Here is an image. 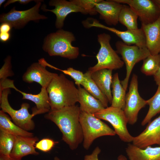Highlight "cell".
<instances>
[{"mask_svg":"<svg viewBox=\"0 0 160 160\" xmlns=\"http://www.w3.org/2000/svg\"><path fill=\"white\" fill-rule=\"evenodd\" d=\"M80 110L78 105L50 110L44 117L53 122L62 134V140L73 150L83 141L82 130L79 121Z\"/></svg>","mask_w":160,"mask_h":160,"instance_id":"cell-1","label":"cell"},{"mask_svg":"<svg viewBox=\"0 0 160 160\" xmlns=\"http://www.w3.org/2000/svg\"><path fill=\"white\" fill-rule=\"evenodd\" d=\"M51 111L75 105L78 102L79 90L73 81L63 74L55 77L47 88Z\"/></svg>","mask_w":160,"mask_h":160,"instance_id":"cell-2","label":"cell"},{"mask_svg":"<svg viewBox=\"0 0 160 160\" xmlns=\"http://www.w3.org/2000/svg\"><path fill=\"white\" fill-rule=\"evenodd\" d=\"M76 40L73 33L59 29L48 34L44 39L43 49L50 56H59L74 59L79 55V48L72 45Z\"/></svg>","mask_w":160,"mask_h":160,"instance_id":"cell-3","label":"cell"},{"mask_svg":"<svg viewBox=\"0 0 160 160\" xmlns=\"http://www.w3.org/2000/svg\"><path fill=\"white\" fill-rule=\"evenodd\" d=\"M79 121L83 135V146L86 150L89 148L97 138L116 135L114 130L93 114L80 111Z\"/></svg>","mask_w":160,"mask_h":160,"instance_id":"cell-4","label":"cell"},{"mask_svg":"<svg viewBox=\"0 0 160 160\" xmlns=\"http://www.w3.org/2000/svg\"><path fill=\"white\" fill-rule=\"evenodd\" d=\"M110 35L103 33L98 34V41L100 48L96 55L97 63L89 67L88 71L91 73L103 69L116 70L123 67L124 63L110 44Z\"/></svg>","mask_w":160,"mask_h":160,"instance_id":"cell-5","label":"cell"},{"mask_svg":"<svg viewBox=\"0 0 160 160\" xmlns=\"http://www.w3.org/2000/svg\"><path fill=\"white\" fill-rule=\"evenodd\" d=\"M11 93L10 88L4 89L0 95V108L2 111L7 113L16 125L28 131L33 130L35 127L34 122L32 119L35 116L39 114L34 108L32 109V113L28 112L29 104L27 103H22L20 108L18 110L13 109L10 105L8 101L9 95Z\"/></svg>","mask_w":160,"mask_h":160,"instance_id":"cell-6","label":"cell"},{"mask_svg":"<svg viewBox=\"0 0 160 160\" xmlns=\"http://www.w3.org/2000/svg\"><path fill=\"white\" fill-rule=\"evenodd\" d=\"M115 46L116 52L121 55L126 65V76L121 83L124 89L126 90L130 76L134 66L136 63L143 60L151 54L146 47L140 48L135 45H128L121 41H117Z\"/></svg>","mask_w":160,"mask_h":160,"instance_id":"cell-7","label":"cell"},{"mask_svg":"<svg viewBox=\"0 0 160 160\" xmlns=\"http://www.w3.org/2000/svg\"><path fill=\"white\" fill-rule=\"evenodd\" d=\"M93 114L96 117L110 123L114 128L116 134L122 141L128 143L132 142L133 136L127 129L128 121L123 110L111 106Z\"/></svg>","mask_w":160,"mask_h":160,"instance_id":"cell-8","label":"cell"},{"mask_svg":"<svg viewBox=\"0 0 160 160\" xmlns=\"http://www.w3.org/2000/svg\"><path fill=\"white\" fill-rule=\"evenodd\" d=\"M137 76L133 74L132 76L128 92L125 96V106L124 111L128 123L133 125L137 121L138 113L147 104V100L140 95L138 91Z\"/></svg>","mask_w":160,"mask_h":160,"instance_id":"cell-9","label":"cell"},{"mask_svg":"<svg viewBox=\"0 0 160 160\" xmlns=\"http://www.w3.org/2000/svg\"><path fill=\"white\" fill-rule=\"evenodd\" d=\"M36 3L33 7L26 10H17L13 8L8 12L1 15L0 22L7 23L12 27L18 28L23 27L30 21H37L47 19L46 17L39 13L41 1L37 0Z\"/></svg>","mask_w":160,"mask_h":160,"instance_id":"cell-10","label":"cell"},{"mask_svg":"<svg viewBox=\"0 0 160 160\" xmlns=\"http://www.w3.org/2000/svg\"><path fill=\"white\" fill-rule=\"evenodd\" d=\"M127 4L137 14L142 24L152 23L160 16V7L155 0H114Z\"/></svg>","mask_w":160,"mask_h":160,"instance_id":"cell-11","label":"cell"},{"mask_svg":"<svg viewBox=\"0 0 160 160\" xmlns=\"http://www.w3.org/2000/svg\"><path fill=\"white\" fill-rule=\"evenodd\" d=\"M13 88L23 95L22 99L34 102L36 109L41 114L48 113L50 110L49 95L47 89L41 87L40 92L37 94L26 93L17 89L15 86L14 81L7 79L0 84V94L6 88Z\"/></svg>","mask_w":160,"mask_h":160,"instance_id":"cell-12","label":"cell"},{"mask_svg":"<svg viewBox=\"0 0 160 160\" xmlns=\"http://www.w3.org/2000/svg\"><path fill=\"white\" fill-rule=\"evenodd\" d=\"M132 142L134 145L142 149L154 144L160 146V115L149 122L139 135L133 137Z\"/></svg>","mask_w":160,"mask_h":160,"instance_id":"cell-13","label":"cell"},{"mask_svg":"<svg viewBox=\"0 0 160 160\" xmlns=\"http://www.w3.org/2000/svg\"><path fill=\"white\" fill-rule=\"evenodd\" d=\"M49 4L50 6H54L55 9L50 10L43 7V9L44 11L52 12L55 15L56 19L55 25L57 28L59 29L63 27L65 19L69 14L78 12L84 14H87L85 10L76 4L73 0H52L49 1Z\"/></svg>","mask_w":160,"mask_h":160,"instance_id":"cell-14","label":"cell"},{"mask_svg":"<svg viewBox=\"0 0 160 160\" xmlns=\"http://www.w3.org/2000/svg\"><path fill=\"white\" fill-rule=\"evenodd\" d=\"M46 68L39 62L33 63L23 75V80L28 83H37L41 87L47 89L52 79L58 74L48 71Z\"/></svg>","mask_w":160,"mask_h":160,"instance_id":"cell-15","label":"cell"},{"mask_svg":"<svg viewBox=\"0 0 160 160\" xmlns=\"http://www.w3.org/2000/svg\"><path fill=\"white\" fill-rule=\"evenodd\" d=\"M92 26L93 27L105 29L114 33L127 45L134 44L140 48L146 47L145 34L141 28L134 30H127L124 31H120L105 26L100 23L98 20L94 21Z\"/></svg>","mask_w":160,"mask_h":160,"instance_id":"cell-16","label":"cell"},{"mask_svg":"<svg viewBox=\"0 0 160 160\" xmlns=\"http://www.w3.org/2000/svg\"><path fill=\"white\" fill-rule=\"evenodd\" d=\"M123 5L114 0H100L95 6L100 18L110 25H116L119 22V17Z\"/></svg>","mask_w":160,"mask_h":160,"instance_id":"cell-17","label":"cell"},{"mask_svg":"<svg viewBox=\"0 0 160 160\" xmlns=\"http://www.w3.org/2000/svg\"><path fill=\"white\" fill-rule=\"evenodd\" d=\"M145 37L146 47L152 55L160 54V16L154 22L142 24Z\"/></svg>","mask_w":160,"mask_h":160,"instance_id":"cell-18","label":"cell"},{"mask_svg":"<svg viewBox=\"0 0 160 160\" xmlns=\"http://www.w3.org/2000/svg\"><path fill=\"white\" fill-rule=\"evenodd\" d=\"M38 140L36 137L16 136L10 156L13 158L22 159L29 155H39V153L35 149V145Z\"/></svg>","mask_w":160,"mask_h":160,"instance_id":"cell-19","label":"cell"},{"mask_svg":"<svg viewBox=\"0 0 160 160\" xmlns=\"http://www.w3.org/2000/svg\"><path fill=\"white\" fill-rule=\"evenodd\" d=\"M125 151L129 160H160V146L142 149L129 143Z\"/></svg>","mask_w":160,"mask_h":160,"instance_id":"cell-20","label":"cell"},{"mask_svg":"<svg viewBox=\"0 0 160 160\" xmlns=\"http://www.w3.org/2000/svg\"><path fill=\"white\" fill-rule=\"evenodd\" d=\"M112 70L103 69L91 73V77L101 92L111 104L112 96L111 89L113 77Z\"/></svg>","mask_w":160,"mask_h":160,"instance_id":"cell-21","label":"cell"},{"mask_svg":"<svg viewBox=\"0 0 160 160\" xmlns=\"http://www.w3.org/2000/svg\"><path fill=\"white\" fill-rule=\"evenodd\" d=\"M78 102L80 111L94 114L105 108L102 103L84 88L78 87Z\"/></svg>","mask_w":160,"mask_h":160,"instance_id":"cell-22","label":"cell"},{"mask_svg":"<svg viewBox=\"0 0 160 160\" xmlns=\"http://www.w3.org/2000/svg\"><path fill=\"white\" fill-rule=\"evenodd\" d=\"M112 100L111 106L124 110L125 106L126 91L119 80L118 73H115L112 83Z\"/></svg>","mask_w":160,"mask_h":160,"instance_id":"cell-23","label":"cell"},{"mask_svg":"<svg viewBox=\"0 0 160 160\" xmlns=\"http://www.w3.org/2000/svg\"><path fill=\"white\" fill-rule=\"evenodd\" d=\"M0 130L16 136H34L33 133L24 130L13 122L9 116L2 110L0 111Z\"/></svg>","mask_w":160,"mask_h":160,"instance_id":"cell-24","label":"cell"},{"mask_svg":"<svg viewBox=\"0 0 160 160\" xmlns=\"http://www.w3.org/2000/svg\"><path fill=\"white\" fill-rule=\"evenodd\" d=\"M91 74L88 71L84 74V78L81 85L91 95L99 100L105 108H107L108 101L91 78Z\"/></svg>","mask_w":160,"mask_h":160,"instance_id":"cell-25","label":"cell"},{"mask_svg":"<svg viewBox=\"0 0 160 160\" xmlns=\"http://www.w3.org/2000/svg\"><path fill=\"white\" fill-rule=\"evenodd\" d=\"M138 17L137 14L129 6L123 5L119 14V21L127 30L136 29L138 28Z\"/></svg>","mask_w":160,"mask_h":160,"instance_id":"cell-26","label":"cell"},{"mask_svg":"<svg viewBox=\"0 0 160 160\" xmlns=\"http://www.w3.org/2000/svg\"><path fill=\"white\" fill-rule=\"evenodd\" d=\"M149 108L148 112L141 123L144 126L151 121V119L160 113V84L158 85L157 90L151 98L147 100Z\"/></svg>","mask_w":160,"mask_h":160,"instance_id":"cell-27","label":"cell"},{"mask_svg":"<svg viewBox=\"0 0 160 160\" xmlns=\"http://www.w3.org/2000/svg\"><path fill=\"white\" fill-rule=\"evenodd\" d=\"M16 136L0 130V154L10 156Z\"/></svg>","mask_w":160,"mask_h":160,"instance_id":"cell-28","label":"cell"},{"mask_svg":"<svg viewBox=\"0 0 160 160\" xmlns=\"http://www.w3.org/2000/svg\"><path fill=\"white\" fill-rule=\"evenodd\" d=\"M160 65V54L155 55H150L143 60L141 71L146 75L153 76Z\"/></svg>","mask_w":160,"mask_h":160,"instance_id":"cell-29","label":"cell"},{"mask_svg":"<svg viewBox=\"0 0 160 160\" xmlns=\"http://www.w3.org/2000/svg\"><path fill=\"white\" fill-rule=\"evenodd\" d=\"M72 0L76 4L85 10L87 14L93 15L97 14L95 9V6L96 4L100 0Z\"/></svg>","mask_w":160,"mask_h":160,"instance_id":"cell-30","label":"cell"},{"mask_svg":"<svg viewBox=\"0 0 160 160\" xmlns=\"http://www.w3.org/2000/svg\"><path fill=\"white\" fill-rule=\"evenodd\" d=\"M55 70L60 71L64 74L70 76L74 80L76 85L79 87L83 80L84 74L83 72L69 67L66 70H61L55 67Z\"/></svg>","mask_w":160,"mask_h":160,"instance_id":"cell-31","label":"cell"},{"mask_svg":"<svg viewBox=\"0 0 160 160\" xmlns=\"http://www.w3.org/2000/svg\"><path fill=\"white\" fill-rule=\"evenodd\" d=\"M11 58L8 56L5 59L4 63L0 70V84L9 76L14 75L12 70Z\"/></svg>","mask_w":160,"mask_h":160,"instance_id":"cell-32","label":"cell"},{"mask_svg":"<svg viewBox=\"0 0 160 160\" xmlns=\"http://www.w3.org/2000/svg\"><path fill=\"white\" fill-rule=\"evenodd\" d=\"M57 142L49 138H44L38 142L35 145L36 148L44 152L50 151Z\"/></svg>","mask_w":160,"mask_h":160,"instance_id":"cell-33","label":"cell"},{"mask_svg":"<svg viewBox=\"0 0 160 160\" xmlns=\"http://www.w3.org/2000/svg\"><path fill=\"white\" fill-rule=\"evenodd\" d=\"M101 151L100 148L98 146L96 147L91 154L85 156L84 160H99L98 155ZM117 160H127V159L125 156L121 155L118 156Z\"/></svg>","mask_w":160,"mask_h":160,"instance_id":"cell-34","label":"cell"},{"mask_svg":"<svg viewBox=\"0 0 160 160\" xmlns=\"http://www.w3.org/2000/svg\"><path fill=\"white\" fill-rule=\"evenodd\" d=\"M12 27L7 23H1L0 26V33H9Z\"/></svg>","mask_w":160,"mask_h":160,"instance_id":"cell-35","label":"cell"},{"mask_svg":"<svg viewBox=\"0 0 160 160\" xmlns=\"http://www.w3.org/2000/svg\"><path fill=\"white\" fill-rule=\"evenodd\" d=\"M32 1L31 0H9L7 1L4 4V7H6L9 4L16 2H18L20 4H26Z\"/></svg>","mask_w":160,"mask_h":160,"instance_id":"cell-36","label":"cell"},{"mask_svg":"<svg viewBox=\"0 0 160 160\" xmlns=\"http://www.w3.org/2000/svg\"><path fill=\"white\" fill-rule=\"evenodd\" d=\"M9 33H0V40L1 42H5L8 41L10 38Z\"/></svg>","mask_w":160,"mask_h":160,"instance_id":"cell-37","label":"cell"},{"mask_svg":"<svg viewBox=\"0 0 160 160\" xmlns=\"http://www.w3.org/2000/svg\"><path fill=\"white\" fill-rule=\"evenodd\" d=\"M153 77L156 85L160 84V65L158 69L153 75Z\"/></svg>","mask_w":160,"mask_h":160,"instance_id":"cell-38","label":"cell"},{"mask_svg":"<svg viewBox=\"0 0 160 160\" xmlns=\"http://www.w3.org/2000/svg\"><path fill=\"white\" fill-rule=\"evenodd\" d=\"M0 160H22V159H18L13 158L10 156H7L0 154Z\"/></svg>","mask_w":160,"mask_h":160,"instance_id":"cell-39","label":"cell"},{"mask_svg":"<svg viewBox=\"0 0 160 160\" xmlns=\"http://www.w3.org/2000/svg\"><path fill=\"white\" fill-rule=\"evenodd\" d=\"M156 2L160 7V0H155Z\"/></svg>","mask_w":160,"mask_h":160,"instance_id":"cell-40","label":"cell"},{"mask_svg":"<svg viewBox=\"0 0 160 160\" xmlns=\"http://www.w3.org/2000/svg\"><path fill=\"white\" fill-rule=\"evenodd\" d=\"M6 0H0V6H1L3 4V3Z\"/></svg>","mask_w":160,"mask_h":160,"instance_id":"cell-41","label":"cell"},{"mask_svg":"<svg viewBox=\"0 0 160 160\" xmlns=\"http://www.w3.org/2000/svg\"><path fill=\"white\" fill-rule=\"evenodd\" d=\"M53 160H61L58 157L56 156L54 158Z\"/></svg>","mask_w":160,"mask_h":160,"instance_id":"cell-42","label":"cell"}]
</instances>
